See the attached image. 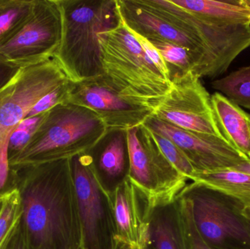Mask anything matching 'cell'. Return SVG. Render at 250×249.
Returning <instances> with one entry per match:
<instances>
[{
  "instance_id": "cell-20",
  "label": "cell",
  "mask_w": 250,
  "mask_h": 249,
  "mask_svg": "<svg viewBox=\"0 0 250 249\" xmlns=\"http://www.w3.org/2000/svg\"><path fill=\"white\" fill-rule=\"evenodd\" d=\"M211 86L238 106L250 110V65L214 80Z\"/></svg>"
},
{
  "instance_id": "cell-1",
  "label": "cell",
  "mask_w": 250,
  "mask_h": 249,
  "mask_svg": "<svg viewBox=\"0 0 250 249\" xmlns=\"http://www.w3.org/2000/svg\"><path fill=\"white\" fill-rule=\"evenodd\" d=\"M21 200L20 228L32 249H81L70 159L10 167Z\"/></svg>"
},
{
  "instance_id": "cell-7",
  "label": "cell",
  "mask_w": 250,
  "mask_h": 249,
  "mask_svg": "<svg viewBox=\"0 0 250 249\" xmlns=\"http://www.w3.org/2000/svg\"><path fill=\"white\" fill-rule=\"evenodd\" d=\"M130 170L129 178L154 205L174 200L188 178L167 160L144 124L126 131Z\"/></svg>"
},
{
  "instance_id": "cell-18",
  "label": "cell",
  "mask_w": 250,
  "mask_h": 249,
  "mask_svg": "<svg viewBox=\"0 0 250 249\" xmlns=\"http://www.w3.org/2000/svg\"><path fill=\"white\" fill-rule=\"evenodd\" d=\"M192 182L204 184L233 197L245 208L250 207V175L236 170L225 169L197 173Z\"/></svg>"
},
{
  "instance_id": "cell-9",
  "label": "cell",
  "mask_w": 250,
  "mask_h": 249,
  "mask_svg": "<svg viewBox=\"0 0 250 249\" xmlns=\"http://www.w3.org/2000/svg\"><path fill=\"white\" fill-rule=\"evenodd\" d=\"M62 34V18L57 0H36L27 20L0 45V55L19 67L54 58Z\"/></svg>"
},
{
  "instance_id": "cell-4",
  "label": "cell",
  "mask_w": 250,
  "mask_h": 249,
  "mask_svg": "<svg viewBox=\"0 0 250 249\" xmlns=\"http://www.w3.org/2000/svg\"><path fill=\"white\" fill-rule=\"evenodd\" d=\"M98 40L104 74L125 96L156 109L171 81L151 62L123 20L99 33Z\"/></svg>"
},
{
  "instance_id": "cell-21",
  "label": "cell",
  "mask_w": 250,
  "mask_h": 249,
  "mask_svg": "<svg viewBox=\"0 0 250 249\" xmlns=\"http://www.w3.org/2000/svg\"><path fill=\"white\" fill-rule=\"evenodd\" d=\"M22 217V206L17 190L4 196L0 211V249H7L16 235Z\"/></svg>"
},
{
  "instance_id": "cell-25",
  "label": "cell",
  "mask_w": 250,
  "mask_h": 249,
  "mask_svg": "<svg viewBox=\"0 0 250 249\" xmlns=\"http://www.w3.org/2000/svg\"><path fill=\"white\" fill-rule=\"evenodd\" d=\"M180 197L182 199V216L186 238L187 249H212L206 244L197 231L192 219L190 203L186 199Z\"/></svg>"
},
{
  "instance_id": "cell-2",
  "label": "cell",
  "mask_w": 250,
  "mask_h": 249,
  "mask_svg": "<svg viewBox=\"0 0 250 249\" xmlns=\"http://www.w3.org/2000/svg\"><path fill=\"white\" fill-rule=\"evenodd\" d=\"M62 34L54 58L73 82L104 74L98 35L121 20L116 0H57Z\"/></svg>"
},
{
  "instance_id": "cell-5",
  "label": "cell",
  "mask_w": 250,
  "mask_h": 249,
  "mask_svg": "<svg viewBox=\"0 0 250 249\" xmlns=\"http://www.w3.org/2000/svg\"><path fill=\"white\" fill-rule=\"evenodd\" d=\"M54 58L21 67L0 89V196L15 190L7 160L9 137L18 124L45 95L70 81Z\"/></svg>"
},
{
  "instance_id": "cell-17",
  "label": "cell",
  "mask_w": 250,
  "mask_h": 249,
  "mask_svg": "<svg viewBox=\"0 0 250 249\" xmlns=\"http://www.w3.org/2000/svg\"><path fill=\"white\" fill-rule=\"evenodd\" d=\"M208 21L220 25H250V0H170Z\"/></svg>"
},
{
  "instance_id": "cell-15",
  "label": "cell",
  "mask_w": 250,
  "mask_h": 249,
  "mask_svg": "<svg viewBox=\"0 0 250 249\" xmlns=\"http://www.w3.org/2000/svg\"><path fill=\"white\" fill-rule=\"evenodd\" d=\"M146 249H187L182 199L151 207L148 219Z\"/></svg>"
},
{
  "instance_id": "cell-10",
  "label": "cell",
  "mask_w": 250,
  "mask_h": 249,
  "mask_svg": "<svg viewBox=\"0 0 250 249\" xmlns=\"http://www.w3.org/2000/svg\"><path fill=\"white\" fill-rule=\"evenodd\" d=\"M154 115L179 128L223 137L216 121L211 95L193 73L175 76Z\"/></svg>"
},
{
  "instance_id": "cell-11",
  "label": "cell",
  "mask_w": 250,
  "mask_h": 249,
  "mask_svg": "<svg viewBox=\"0 0 250 249\" xmlns=\"http://www.w3.org/2000/svg\"><path fill=\"white\" fill-rule=\"evenodd\" d=\"M86 107L104 121L108 130H127L142 125L154 108L126 97L104 74L73 82L67 102Z\"/></svg>"
},
{
  "instance_id": "cell-28",
  "label": "cell",
  "mask_w": 250,
  "mask_h": 249,
  "mask_svg": "<svg viewBox=\"0 0 250 249\" xmlns=\"http://www.w3.org/2000/svg\"><path fill=\"white\" fill-rule=\"evenodd\" d=\"M7 249H32L26 241L20 226Z\"/></svg>"
},
{
  "instance_id": "cell-27",
  "label": "cell",
  "mask_w": 250,
  "mask_h": 249,
  "mask_svg": "<svg viewBox=\"0 0 250 249\" xmlns=\"http://www.w3.org/2000/svg\"><path fill=\"white\" fill-rule=\"evenodd\" d=\"M21 67L9 62L0 55V89L7 84Z\"/></svg>"
},
{
  "instance_id": "cell-8",
  "label": "cell",
  "mask_w": 250,
  "mask_h": 249,
  "mask_svg": "<svg viewBox=\"0 0 250 249\" xmlns=\"http://www.w3.org/2000/svg\"><path fill=\"white\" fill-rule=\"evenodd\" d=\"M82 229L81 249H116L117 227L109 195L95 178L86 153L70 158Z\"/></svg>"
},
{
  "instance_id": "cell-3",
  "label": "cell",
  "mask_w": 250,
  "mask_h": 249,
  "mask_svg": "<svg viewBox=\"0 0 250 249\" xmlns=\"http://www.w3.org/2000/svg\"><path fill=\"white\" fill-rule=\"evenodd\" d=\"M108 132L92 110L64 102L46 113L23 150L9 167L39 165L70 159L90 150Z\"/></svg>"
},
{
  "instance_id": "cell-16",
  "label": "cell",
  "mask_w": 250,
  "mask_h": 249,
  "mask_svg": "<svg viewBox=\"0 0 250 249\" xmlns=\"http://www.w3.org/2000/svg\"><path fill=\"white\" fill-rule=\"evenodd\" d=\"M211 97L216 121L223 137L250 160V115L219 92Z\"/></svg>"
},
{
  "instance_id": "cell-24",
  "label": "cell",
  "mask_w": 250,
  "mask_h": 249,
  "mask_svg": "<svg viewBox=\"0 0 250 249\" xmlns=\"http://www.w3.org/2000/svg\"><path fill=\"white\" fill-rule=\"evenodd\" d=\"M73 82L72 80H70L68 83L57 88L55 90L50 92L49 94L43 96L32 108V109L31 110L30 112L29 113L26 118L45 114V113L48 112V111H50L54 107L67 102Z\"/></svg>"
},
{
  "instance_id": "cell-22",
  "label": "cell",
  "mask_w": 250,
  "mask_h": 249,
  "mask_svg": "<svg viewBox=\"0 0 250 249\" xmlns=\"http://www.w3.org/2000/svg\"><path fill=\"white\" fill-rule=\"evenodd\" d=\"M47 113V112H46ZM46 113L25 118L18 124L9 137L7 143V160L14 159L23 150L45 118Z\"/></svg>"
},
{
  "instance_id": "cell-32",
  "label": "cell",
  "mask_w": 250,
  "mask_h": 249,
  "mask_svg": "<svg viewBox=\"0 0 250 249\" xmlns=\"http://www.w3.org/2000/svg\"><path fill=\"white\" fill-rule=\"evenodd\" d=\"M3 197H1V196H0V203H1V202H2Z\"/></svg>"
},
{
  "instance_id": "cell-33",
  "label": "cell",
  "mask_w": 250,
  "mask_h": 249,
  "mask_svg": "<svg viewBox=\"0 0 250 249\" xmlns=\"http://www.w3.org/2000/svg\"><path fill=\"white\" fill-rule=\"evenodd\" d=\"M1 204H2V202H1V203H0V211H1Z\"/></svg>"
},
{
  "instance_id": "cell-6",
  "label": "cell",
  "mask_w": 250,
  "mask_h": 249,
  "mask_svg": "<svg viewBox=\"0 0 250 249\" xmlns=\"http://www.w3.org/2000/svg\"><path fill=\"white\" fill-rule=\"evenodd\" d=\"M179 195L190 203L197 231L210 248L250 249V232L242 203L198 182L187 184Z\"/></svg>"
},
{
  "instance_id": "cell-23",
  "label": "cell",
  "mask_w": 250,
  "mask_h": 249,
  "mask_svg": "<svg viewBox=\"0 0 250 249\" xmlns=\"http://www.w3.org/2000/svg\"><path fill=\"white\" fill-rule=\"evenodd\" d=\"M152 134L154 140L157 142V145L167 160L179 171L180 173L186 177L188 181L190 180L192 182L198 172L183 152L167 137L154 132H152Z\"/></svg>"
},
{
  "instance_id": "cell-13",
  "label": "cell",
  "mask_w": 250,
  "mask_h": 249,
  "mask_svg": "<svg viewBox=\"0 0 250 249\" xmlns=\"http://www.w3.org/2000/svg\"><path fill=\"white\" fill-rule=\"evenodd\" d=\"M117 241L133 249H146L152 203L128 178L111 196Z\"/></svg>"
},
{
  "instance_id": "cell-31",
  "label": "cell",
  "mask_w": 250,
  "mask_h": 249,
  "mask_svg": "<svg viewBox=\"0 0 250 249\" xmlns=\"http://www.w3.org/2000/svg\"><path fill=\"white\" fill-rule=\"evenodd\" d=\"M116 249H133L128 247V246L125 245L123 243L119 242L117 241V246H116Z\"/></svg>"
},
{
  "instance_id": "cell-26",
  "label": "cell",
  "mask_w": 250,
  "mask_h": 249,
  "mask_svg": "<svg viewBox=\"0 0 250 249\" xmlns=\"http://www.w3.org/2000/svg\"><path fill=\"white\" fill-rule=\"evenodd\" d=\"M128 29H129V28H128ZM129 30L133 34L135 39L139 42L141 48H143V50H144V52L146 54L148 58L151 60V62L158 69L159 71L162 73V75L170 81V73H169L168 69H167V65H166L164 59H163L162 56L160 55V52L157 51V48H156L153 45V44L151 43L148 39H147L146 38L138 35V33L133 32V31L131 30V29H129Z\"/></svg>"
},
{
  "instance_id": "cell-14",
  "label": "cell",
  "mask_w": 250,
  "mask_h": 249,
  "mask_svg": "<svg viewBox=\"0 0 250 249\" xmlns=\"http://www.w3.org/2000/svg\"><path fill=\"white\" fill-rule=\"evenodd\" d=\"M86 153L98 184L106 194L112 195L129 178L130 162L126 131L108 130Z\"/></svg>"
},
{
  "instance_id": "cell-19",
  "label": "cell",
  "mask_w": 250,
  "mask_h": 249,
  "mask_svg": "<svg viewBox=\"0 0 250 249\" xmlns=\"http://www.w3.org/2000/svg\"><path fill=\"white\" fill-rule=\"evenodd\" d=\"M35 3L36 0H0V45L23 26Z\"/></svg>"
},
{
  "instance_id": "cell-29",
  "label": "cell",
  "mask_w": 250,
  "mask_h": 249,
  "mask_svg": "<svg viewBox=\"0 0 250 249\" xmlns=\"http://www.w3.org/2000/svg\"><path fill=\"white\" fill-rule=\"evenodd\" d=\"M232 169L236 170V171H241V172H246V173L250 174V160L245 161L242 162L240 165L238 166L235 167V168H232Z\"/></svg>"
},
{
  "instance_id": "cell-30",
  "label": "cell",
  "mask_w": 250,
  "mask_h": 249,
  "mask_svg": "<svg viewBox=\"0 0 250 249\" xmlns=\"http://www.w3.org/2000/svg\"><path fill=\"white\" fill-rule=\"evenodd\" d=\"M244 215H245V219L248 222V228H249L250 232V207L245 208L244 210Z\"/></svg>"
},
{
  "instance_id": "cell-12",
  "label": "cell",
  "mask_w": 250,
  "mask_h": 249,
  "mask_svg": "<svg viewBox=\"0 0 250 249\" xmlns=\"http://www.w3.org/2000/svg\"><path fill=\"white\" fill-rule=\"evenodd\" d=\"M144 125L168 138L189 159L198 173L230 169L248 160L224 137L188 131L151 115Z\"/></svg>"
}]
</instances>
